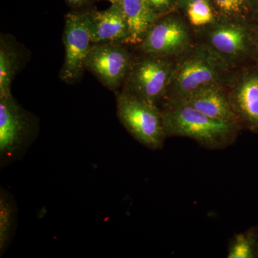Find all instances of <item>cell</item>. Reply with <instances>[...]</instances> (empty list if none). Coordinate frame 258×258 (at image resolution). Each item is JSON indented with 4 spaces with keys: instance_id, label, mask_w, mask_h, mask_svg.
<instances>
[{
    "instance_id": "1",
    "label": "cell",
    "mask_w": 258,
    "mask_h": 258,
    "mask_svg": "<svg viewBox=\"0 0 258 258\" xmlns=\"http://www.w3.org/2000/svg\"><path fill=\"white\" fill-rule=\"evenodd\" d=\"M161 112L166 137H187L210 149L233 144L240 128L213 119L181 100L166 101Z\"/></svg>"
},
{
    "instance_id": "2",
    "label": "cell",
    "mask_w": 258,
    "mask_h": 258,
    "mask_svg": "<svg viewBox=\"0 0 258 258\" xmlns=\"http://www.w3.org/2000/svg\"><path fill=\"white\" fill-rule=\"evenodd\" d=\"M227 63L209 47L188 52L174 67L166 101L184 100L203 88L221 86Z\"/></svg>"
},
{
    "instance_id": "3",
    "label": "cell",
    "mask_w": 258,
    "mask_h": 258,
    "mask_svg": "<svg viewBox=\"0 0 258 258\" xmlns=\"http://www.w3.org/2000/svg\"><path fill=\"white\" fill-rule=\"evenodd\" d=\"M116 103L120 123L137 142L152 150L163 147L166 135L157 106L123 91L116 93Z\"/></svg>"
},
{
    "instance_id": "4",
    "label": "cell",
    "mask_w": 258,
    "mask_h": 258,
    "mask_svg": "<svg viewBox=\"0 0 258 258\" xmlns=\"http://www.w3.org/2000/svg\"><path fill=\"white\" fill-rule=\"evenodd\" d=\"M174 67L164 57L147 55L132 64L123 91L157 106L165 98Z\"/></svg>"
},
{
    "instance_id": "5",
    "label": "cell",
    "mask_w": 258,
    "mask_h": 258,
    "mask_svg": "<svg viewBox=\"0 0 258 258\" xmlns=\"http://www.w3.org/2000/svg\"><path fill=\"white\" fill-rule=\"evenodd\" d=\"M63 43L64 60L60 79L66 82H73L86 69V59L93 45L88 13L66 15Z\"/></svg>"
},
{
    "instance_id": "6",
    "label": "cell",
    "mask_w": 258,
    "mask_h": 258,
    "mask_svg": "<svg viewBox=\"0 0 258 258\" xmlns=\"http://www.w3.org/2000/svg\"><path fill=\"white\" fill-rule=\"evenodd\" d=\"M133 62L130 52L120 43L103 42L91 47L86 69L105 87L116 91L125 82Z\"/></svg>"
},
{
    "instance_id": "7",
    "label": "cell",
    "mask_w": 258,
    "mask_h": 258,
    "mask_svg": "<svg viewBox=\"0 0 258 258\" xmlns=\"http://www.w3.org/2000/svg\"><path fill=\"white\" fill-rule=\"evenodd\" d=\"M30 125L26 113L13 96L0 98V154L2 159L14 158L26 147Z\"/></svg>"
},
{
    "instance_id": "8",
    "label": "cell",
    "mask_w": 258,
    "mask_h": 258,
    "mask_svg": "<svg viewBox=\"0 0 258 258\" xmlns=\"http://www.w3.org/2000/svg\"><path fill=\"white\" fill-rule=\"evenodd\" d=\"M189 41L186 25L179 19L169 17L157 20L139 45L146 55L165 57L183 52Z\"/></svg>"
},
{
    "instance_id": "9",
    "label": "cell",
    "mask_w": 258,
    "mask_h": 258,
    "mask_svg": "<svg viewBox=\"0 0 258 258\" xmlns=\"http://www.w3.org/2000/svg\"><path fill=\"white\" fill-rule=\"evenodd\" d=\"M93 44L103 42L125 43L128 28L120 3L111 4L103 11L88 13Z\"/></svg>"
},
{
    "instance_id": "10",
    "label": "cell",
    "mask_w": 258,
    "mask_h": 258,
    "mask_svg": "<svg viewBox=\"0 0 258 258\" xmlns=\"http://www.w3.org/2000/svg\"><path fill=\"white\" fill-rule=\"evenodd\" d=\"M208 42L209 48L227 63L244 53L247 47V32L239 24H218L209 34Z\"/></svg>"
},
{
    "instance_id": "11",
    "label": "cell",
    "mask_w": 258,
    "mask_h": 258,
    "mask_svg": "<svg viewBox=\"0 0 258 258\" xmlns=\"http://www.w3.org/2000/svg\"><path fill=\"white\" fill-rule=\"evenodd\" d=\"M181 101L186 102L195 109L213 119L240 125L231 106L229 97L223 92L221 86L203 88Z\"/></svg>"
},
{
    "instance_id": "12",
    "label": "cell",
    "mask_w": 258,
    "mask_h": 258,
    "mask_svg": "<svg viewBox=\"0 0 258 258\" xmlns=\"http://www.w3.org/2000/svg\"><path fill=\"white\" fill-rule=\"evenodd\" d=\"M240 123L258 127V74H248L240 80L228 96Z\"/></svg>"
},
{
    "instance_id": "13",
    "label": "cell",
    "mask_w": 258,
    "mask_h": 258,
    "mask_svg": "<svg viewBox=\"0 0 258 258\" xmlns=\"http://www.w3.org/2000/svg\"><path fill=\"white\" fill-rule=\"evenodd\" d=\"M120 3L128 28V37L125 43L139 45L159 15L148 4L147 0H122Z\"/></svg>"
},
{
    "instance_id": "14",
    "label": "cell",
    "mask_w": 258,
    "mask_h": 258,
    "mask_svg": "<svg viewBox=\"0 0 258 258\" xmlns=\"http://www.w3.org/2000/svg\"><path fill=\"white\" fill-rule=\"evenodd\" d=\"M18 71L16 52L5 40L0 45V98L11 96V84Z\"/></svg>"
},
{
    "instance_id": "15",
    "label": "cell",
    "mask_w": 258,
    "mask_h": 258,
    "mask_svg": "<svg viewBox=\"0 0 258 258\" xmlns=\"http://www.w3.org/2000/svg\"><path fill=\"white\" fill-rule=\"evenodd\" d=\"M15 205L9 195L1 190L0 193V254L8 248L14 229Z\"/></svg>"
},
{
    "instance_id": "16",
    "label": "cell",
    "mask_w": 258,
    "mask_h": 258,
    "mask_svg": "<svg viewBox=\"0 0 258 258\" xmlns=\"http://www.w3.org/2000/svg\"><path fill=\"white\" fill-rule=\"evenodd\" d=\"M256 240L253 234L243 232L234 236L229 245L228 258L255 257Z\"/></svg>"
},
{
    "instance_id": "17",
    "label": "cell",
    "mask_w": 258,
    "mask_h": 258,
    "mask_svg": "<svg viewBox=\"0 0 258 258\" xmlns=\"http://www.w3.org/2000/svg\"><path fill=\"white\" fill-rule=\"evenodd\" d=\"M188 18L191 25L203 26L213 21V13L208 1H198L189 3L187 9Z\"/></svg>"
},
{
    "instance_id": "18",
    "label": "cell",
    "mask_w": 258,
    "mask_h": 258,
    "mask_svg": "<svg viewBox=\"0 0 258 258\" xmlns=\"http://www.w3.org/2000/svg\"><path fill=\"white\" fill-rule=\"evenodd\" d=\"M221 13L228 16L242 14L246 10L247 0H213Z\"/></svg>"
},
{
    "instance_id": "19",
    "label": "cell",
    "mask_w": 258,
    "mask_h": 258,
    "mask_svg": "<svg viewBox=\"0 0 258 258\" xmlns=\"http://www.w3.org/2000/svg\"><path fill=\"white\" fill-rule=\"evenodd\" d=\"M147 2L159 15L166 13L171 7V0H147Z\"/></svg>"
},
{
    "instance_id": "20",
    "label": "cell",
    "mask_w": 258,
    "mask_h": 258,
    "mask_svg": "<svg viewBox=\"0 0 258 258\" xmlns=\"http://www.w3.org/2000/svg\"><path fill=\"white\" fill-rule=\"evenodd\" d=\"M66 1H67L68 3L73 5V6L80 7L87 4L91 0H66Z\"/></svg>"
},
{
    "instance_id": "21",
    "label": "cell",
    "mask_w": 258,
    "mask_h": 258,
    "mask_svg": "<svg viewBox=\"0 0 258 258\" xmlns=\"http://www.w3.org/2000/svg\"><path fill=\"white\" fill-rule=\"evenodd\" d=\"M254 45H255L256 50H257V52L258 53V30L256 32L255 35H254Z\"/></svg>"
},
{
    "instance_id": "22",
    "label": "cell",
    "mask_w": 258,
    "mask_h": 258,
    "mask_svg": "<svg viewBox=\"0 0 258 258\" xmlns=\"http://www.w3.org/2000/svg\"><path fill=\"white\" fill-rule=\"evenodd\" d=\"M103 1L109 2L111 4H115V3H121L122 0H103Z\"/></svg>"
},
{
    "instance_id": "23",
    "label": "cell",
    "mask_w": 258,
    "mask_h": 258,
    "mask_svg": "<svg viewBox=\"0 0 258 258\" xmlns=\"http://www.w3.org/2000/svg\"><path fill=\"white\" fill-rule=\"evenodd\" d=\"M186 1L188 2V3H194V2H198V1H208V0H186Z\"/></svg>"
},
{
    "instance_id": "24",
    "label": "cell",
    "mask_w": 258,
    "mask_h": 258,
    "mask_svg": "<svg viewBox=\"0 0 258 258\" xmlns=\"http://www.w3.org/2000/svg\"><path fill=\"white\" fill-rule=\"evenodd\" d=\"M257 2H258V0H257Z\"/></svg>"
}]
</instances>
